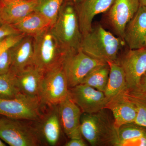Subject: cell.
I'll list each match as a JSON object with an SVG mask.
<instances>
[{"label": "cell", "instance_id": "30", "mask_svg": "<svg viewBox=\"0 0 146 146\" xmlns=\"http://www.w3.org/2000/svg\"><path fill=\"white\" fill-rule=\"evenodd\" d=\"M65 146H86L87 145L82 138H71L68 143L65 144Z\"/></svg>", "mask_w": 146, "mask_h": 146}, {"label": "cell", "instance_id": "1", "mask_svg": "<svg viewBox=\"0 0 146 146\" xmlns=\"http://www.w3.org/2000/svg\"><path fill=\"white\" fill-rule=\"evenodd\" d=\"M125 44L120 37L106 30L101 25L92 27L82 36L80 49L90 57L105 63H117L120 50Z\"/></svg>", "mask_w": 146, "mask_h": 146}, {"label": "cell", "instance_id": "35", "mask_svg": "<svg viewBox=\"0 0 146 146\" xmlns=\"http://www.w3.org/2000/svg\"><path fill=\"white\" fill-rule=\"evenodd\" d=\"M144 47H146V36L145 39V43H144Z\"/></svg>", "mask_w": 146, "mask_h": 146}, {"label": "cell", "instance_id": "18", "mask_svg": "<svg viewBox=\"0 0 146 146\" xmlns=\"http://www.w3.org/2000/svg\"><path fill=\"white\" fill-rule=\"evenodd\" d=\"M44 75V73L33 65L21 71L16 75L21 93L29 96L39 98Z\"/></svg>", "mask_w": 146, "mask_h": 146}, {"label": "cell", "instance_id": "15", "mask_svg": "<svg viewBox=\"0 0 146 146\" xmlns=\"http://www.w3.org/2000/svg\"><path fill=\"white\" fill-rule=\"evenodd\" d=\"M146 36V7L140 5L136 13L127 25L124 41L128 48L144 47Z\"/></svg>", "mask_w": 146, "mask_h": 146}, {"label": "cell", "instance_id": "5", "mask_svg": "<svg viewBox=\"0 0 146 146\" xmlns=\"http://www.w3.org/2000/svg\"><path fill=\"white\" fill-rule=\"evenodd\" d=\"M69 95L68 81L62 65L45 73L39 97L41 104L56 106Z\"/></svg>", "mask_w": 146, "mask_h": 146}, {"label": "cell", "instance_id": "29", "mask_svg": "<svg viewBox=\"0 0 146 146\" xmlns=\"http://www.w3.org/2000/svg\"><path fill=\"white\" fill-rule=\"evenodd\" d=\"M20 33L11 25L4 24L0 26V40L7 36Z\"/></svg>", "mask_w": 146, "mask_h": 146}, {"label": "cell", "instance_id": "20", "mask_svg": "<svg viewBox=\"0 0 146 146\" xmlns=\"http://www.w3.org/2000/svg\"><path fill=\"white\" fill-rule=\"evenodd\" d=\"M42 122L39 128L36 129L39 136L44 138L48 145H55L60 138L61 127L57 108L49 113Z\"/></svg>", "mask_w": 146, "mask_h": 146}, {"label": "cell", "instance_id": "7", "mask_svg": "<svg viewBox=\"0 0 146 146\" xmlns=\"http://www.w3.org/2000/svg\"><path fill=\"white\" fill-rule=\"evenodd\" d=\"M40 100L21 94L14 98H0V115L16 120L36 121L40 117Z\"/></svg>", "mask_w": 146, "mask_h": 146}, {"label": "cell", "instance_id": "14", "mask_svg": "<svg viewBox=\"0 0 146 146\" xmlns=\"http://www.w3.org/2000/svg\"><path fill=\"white\" fill-rule=\"evenodd\" d=\"M125 91L110 100L106 106L105 109L112 112L117 129L123 125L134 123L137 115L136 106L126 96Z\"/></svg>", "mask_w": 146, "mask_h": 146}, {"label": "cell", "instance_id": "25", "mask_svg": "<svg viewBox=\"0 0 146 146\" xmlns=\"http://www.w3.org/2000/svg\"><path fill=\"white\" fill-rule=\"evenodd\" d=\"M21 94L15 74L9 71L7 74L0 75V98H14Z\"/></svg>", "mask_w": 146, "mask_h": 146}, {"label": "cell", "instance_id": "37", "mask_svg": "<svg viewBox=\"0 0 146 146\" xmlns=\"http://www.w3.org/2000/svg\"><path fill=\"white\" fill-rule=\"evenodd\" d=\"M1 117H0V119H1Z\"/></svg>", "mask_w": 146, "mask_h": 146}, {"label": "cell", "instance_id": "22", "mask_svg": "<svg viewBox=\"0 0 146 146\" xmlns=\"http://www.w3.org/2000/svg\"><path fill=\"white\" fill-rule=\"evenodd\" d=\"M109 72L108 63L99 65L88 73L81 84L88 85L104 93L107 86Z\"/></svg>", "mask_w": 146, "mask_h": 146}, {"label": "cell", "instance_id": "2", "mask_svg": "<svg viewBox=\"0 0 146 146\" xmlns=\"http://www.w3.org/2000/svg\"><path fill=\"white\" fill-rule=\"evenodd\" d=\"M51 29L67 53L80 49L82 35L73 0L63 3Z\"/></svg>", "mask_w": 146, "mask_h": 146}, {"label": "cell", "instance_id": "8", "mask_svg": "<svg viewBox=\"0 0 146 146\" xmlns=\"http://www.w3.org/2000/svg\"><path fill=\"white\" fill-rule=\"evenodd\" d=\"M104 63H106L90 57L80 49L68 53L62 65L69 89L80 84L89 72Z\"/></svg>", "mask_w": 146, "mask_h": 146}, {"label": "cell", "instance_id": "27", "mask_svg": "<svg viewBox=\"0 0 146 146\" xmlns=\"http://www.w3.org/2000/svg\"><path fill=\"white\" fill-rule=\"evenodd\" d=\"M11 48L8 49L0 55V75L8 73L12 64Z\"/></svg>", "mask_w": 146, "mask_h": 146}, {"label": "cell", "instance_id": "12", "mask_svg": "<svg viewBox=\"0 0 146 146\" xmlns=\"http://www.w3.org/2000/svg\"><path fill=\"white\" fill-rule=\"evenodd\" d=\"M58 106L60 124L66 136L70 139L82 138L80 127L82 112L80 108L70 95Z\"/></svg>", "mask_w": 146, "mask_h": 146}, {"label": "cell", "instance_id": "17", "mask_svg": "<svg viewBox=\"0 0 146 146\" xmlns=\"http://www.w3.org/2000/svg\"><path fill=\"white\" fill-rule=\"evenodd\" d=\"M12 62L10 72L17 75L33 64V37L26 35L11 48Z\"/></svg>", "mask_w": 146, "mask_h": 146}, {"label": "cell", "instance_id": "19", "mask_svg": "<svg viewBox=\"0 0 146 146\" xmlns=\"http://www.w3.org/2000/svg\"><path fill=\"white\" fill-rule=\"evenodd\" d=\"M52 25V21L44 15L34 11L11 25L20 33L34 36L50 28Z\"/></svg>", "mask_w": 146, "mask_h": 146}, {"label": "cell", "instance_id": "10", "mask_svg": "<svg viewBox=\"0 0 146 146\" xmlns=\"http://www.w3.org/2000/svg\"><path fill=\"white\" fill-rule=\"evenodd\" d=\"M117 63L125 74L127 89H137L141 77L146 72V47L128 48L119 58Z\"/></svg>", "mask_w": 146, "mask_h": 146}, {"label": "cell", "instance_id": "4", "mask_svg": "<svg viewBox=\"0 0 146 146\" xmlns=\"http://www.w3.org/2000/svg\"><path fill=\"white\" fill-rule=\"evenodd\" d=\"M33 37V65L45 74L63 64L68 53L53 33L51 27Z\"/></svg>", "mask_w": 146, "mask_h": 146}, {"label": "cell", "instance_id": "9", "mask_svg": "<svg viewBox=\"0 0 146 146\" xmlns=\"http://www.w3.org/2000/svg\"><path fill=\"white\" fill-rule=\"evenodd\" d=\"M139 6L138 0H115L105 13L106 22L114 35L124 40L127 25Z\"/></svg>", "mask_w": 146, "mask_h": 146}, {"label": "cell", "instance_id": "28", "mask_svg": "<svg viewBox=\"0 0 146 146\" xmlns=\"http://www.w3.org/2000/svg\"><path fill=\"white\" fill-rule=\"evenodd\" d=\"M26 35L25 34L20 33L7 36L0 40V55L4 52L14 46Z\"/></svg>", "mask_w": 146, "mask_h": 146}, {"label": "cell", "instance_id": "26", "mask_svg": "<svg viewBox=\"0 0 146 146\" xmlns=\"http://www.w3.org/2000/svg\"><path fill=\"white\" fill-rule=\"evenodd\" d=\"M66 0H36L35 11L42 13L52 21L57 18L62 5Z\"/></svg>", "mask_w": 146, "mask_h": 146}, {"label": "cell", "instance_id": "24", "mask_svg": "<svg viewBox=\"0 0 146 146\" xmlns=\"http://www.w3.org/2000/svg\"><path fill=\"white\" fill-rule=\"evenodd\" d=\"M117 130V146H121L127 141L146 136V127L134 123L123 125Z\"/></svg>", "mask_w": 146, "mask_h": 146}, {"label": "cell", "instance_id": "6", "mask_svg": "<svg viewBox=\"0 0 146 146\" xmlns=\"http://www.w3.org/2000/svg\"><path fill=\"white\" fill-rule=\"evenodd\" d=\"M36 129L7 117L0 119V138L11 146H36L40 143Z\"/></svg>", "mask_w": 146, "mask_h": 146}, {"label": "cell", "instance_id": "38", "mask_svg": "<svg viewBox=\"0 0 146 146\" xmlns=\"http://www.w3.org/2000/svg\"><path fill=\"white\" fill-rule=\"evenodd\" d=\"M0 1H1V0H0Z\"/></svg>", "mask_w": 146, "mask_h": 146}, {"label": "cell", "instance_id": "16", "mask_svg": "<svg viewBox=\"0 0 146 146\" xmlns=\"http://www.w3.org/2000/svg\"><path fill=\"white\" fill-rule=\"evenodd\" d=\"M36 0H1L0 12L4 23L12 25L35 11Z\"/></svg>", "mask_w": 146, "mask_h": 146}, {"label": "cell", "instance_id": "11", "mask_svg": "<svg viewBox=\"0 0 146 146\" xmlns=\"http://www.w3.org/2000/svg\"><path fill=\"white\" fill-rule=\"evenodd\" d=\"M69 95L82 113H96L105 109L108 102L104 92L84 84L69 89Z\"/></svg>", "mask_w": 146, "mask_h": 146}, {"label": "cell", "instance_id": "23", "mask_svg": "<svg viewBox=\"0 0 146 146\" xmlns=\"http://www.w3.org/2000/svg\"><path fill=\"white\" fill-rule=\"evenodd\" d=\"M125 94L137 109V115L134 123L146 127V91L138 89H127Z\"/></svg>", "mask_w": 146, "mask_h": 146}, {"label": "cell", "instance_id": "13", "mask_svg": "<svg viewBox=\"0 0 146 146\" xmlns=\"http://www.w3.org/2000/svg\"><path fill=\"white\" fill-rule=\"evenodd\" d=\"M115 0H81L75 3L82 36L92 29L95 16L105 13L109 10Z\"/></svg>", "mask_w": 146, "mask_h": 146}, {"label": "cell", "instance_id": "21", "mask_svg": "<svg viewBox=\"0 0 146 146\" xmlns=\"http://www.w3.org/2000/svg\"><path fill=\"white\" fill-rule=\"evenodd\" d=\"M110 72L106 89L104 92L108 102L115 96L127 89L125 74L119 63H108Z\"/></svg>", "mask_w": 146, "mask_h": 146}, {"label": "cell", "instance_id": "36", "mask_svg": "<svg viewBox=\"0 0 146 146\" xmlns=\"http://www.w3.org/2000/svg\"><path fill=\"white\" fill-rule=\"evenodd\" d=\"M74 1V3H77L78 2L80 1H81V0H73Z\"/></svg>", "mask_w": 146, "mask_h": 146}, {"label": "cell", "instance_id": "32", "mask_svg": "<svg viewBox=\"0 0 146 146\" xmlns=\"http://www.w3.org/2000/svg\"><path fill=\"white\" fill-rule=\"evenodd\" d=\"M140 5L146 7V0H138Z\"/></svg>", "mask_w": 146, "mask_h": 146}, {"label": "cell", "instance_id": "34", "mask_svg": "<svg viewBox=\"0 0 146 146\" xmlns=\"http://www.w3.org/2000/svg\"><path fill=\"white\" fill-rule=\"evenodd\" d=\"M6 146V144L2 141L1 139L0 138V146Z\"/></svg>", "mask_w": 146, "mask_h": 146}, {"label": "cell", "instance_id": "31", "mask_svg": "<svg viewBox=\"0 0 146 146\" xmlns=\"http://www.w3.org/2000/svg\"><path fill=\"white\" fill-rule=\"evenodd\" d=\"M137 89L146 91V72L141 77L139 86Z\"/></svg>", "mask_w": 146, "mask_h": 146}, {"label": "cell", "instance_id": "33", "mask_svg": "<svg viewBox=\"0 0 146 146\" xmlns=\"http://www.w3.org/2000/svg\"><path fill=\"white\" fill-rule=\"evenodd\" d=\"M4 24L3 22L1 16V12H0V26L2 25H3Z\"/></svg>", "mask_w": 146, "mask_h": 146}, {"label": "cell", "instance_id": "3", "mask_svg": "<svg viewBox=\"0 0 146 146\" xmlns=\"http://www.w3.org/2000/svg\"><path fill=\"white\" fill-rule=\"evenodd\" d=\"M104 109L96 113H83L80 120L81 135L92 146H116L117 130L114 119Z\"/></svg>", "mask_w": 146, "mask_h": 146}]
</instances>
